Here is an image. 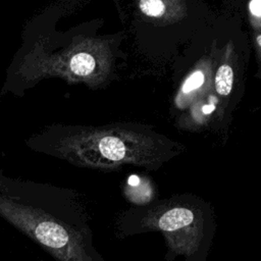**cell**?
I'll list each match as a JSON object with an SVG mask.
<instances>
[{"instance_id": "30bf717a", "label": "cell", "mask_w": 261, "mask_h": 261, "mask_svg": "<svg viewBox=\"0 0 261 261\" xmlns=\"http://www.w3.org/2000/svg\"><path fill=\"white\" fill-rule=\"evenodd\" d=\"M3 176H4V174H3V172L0 170V180L2 179V177H3Z\"/></svg>"}, {"instance_id": "6da1fadb", "label": "cell", "mask_w": 261, "mask_h": 261, "mask_svg": "<svg viewBox=\"0 0 261 261\" xmlns=\"http://www.w3.org/2000/svg\"><path fill=\"white\" fill-rule=\"evenodd\" d=\"M69 1L46 7L23 27L22 41L7 71L0 94L22 97L45 79L89 88L104 84L113 66L112 42L90 33V23L61 31L58 21Z\"/></svg>"}, {"instance_id": "5b68a950", "label": "cell", "mask_w": 261, "mask_h": 261, "mask_svg": "<svg viewBox=\"0 0 261 261\" xmlns=\"http://www.w3.org/2000/svg\"><path fill=\"white\" fill-rule=\"evenodd\" d=\"M184 6L185 3L179 1L142 0L138 3L140 12L154 20H173L182 14Z\"/></svg>"}, {"instance_id": "8992f818", "label": "cell", "mask_w": 261, "mask_h": 261, "mask_svg": "<svg viewBox=\"0 0 261 261\" xmlns=\"http://www.w3.org/2000/svg\"><path fill=\"white\" fill-rule=\"evenodd\" d=\"M234 73L232 67L228 63H222L215 73L214 87L220 96H227L232 89Z\"/></svg>"}, {"instance_id": "9c48e42d", "label": "cell", "mask_w": 261, "mask_h": 261, "mask_svg": "<svg viewBox=\"0 0 261 261\" xmlns=\"http://www.w3.org/2000/svg\"><path fill=\"white\" fill-rule=\"evenodd\" d=\"M256 42H257L258 47H259V48H261V33L257 36V38H256Z\"/></svg>"}, {"instance_id": "3957f363", "label": "cell", "mask_w": 261, "mask_h": 261, "mask_svg": "<svg viewBox=\"0 0 261 261\" xmlns=\"http://www.w3.org/2000/svg\"><path fill=\"white\" fill-rule=\"evenodd\" d=\"M33 151L79 166L110 170L133 164L155 169L181 150L178 144L128 124L84 126L55 123L25 141Z\"/></svg>"}, {"instance_id": "7a4b0ae2", "label": "cell", "mask_w": 261, "mask_h": 261, "mask_svg": "<svg viewBox=\"0 0 261 261\" xmlns=\"http://www.w3.org/2000/svg\"><path fill=\"white\" fill-rule=\"evenodd\" d=\"M0 216L56 261H105L94 247L86 213L69 189L4 175Z\"/></svg>"}, {"instance_id": "277c9868", "label": "cell", "mask_w": 261, "mask_h": 261, "mask_svg": "<svg viewBox=\"0 0 261 261\" xmlns=\"http://www.w3.org/2000/svg\"><path fill=\"white\" fill-rule=\"evenodd\" d=\"M125 234L159 231L163 234L166 260L207 261L214 228L203 210L192 204L167 203L153 207L122 227Z\"/></svg>"}, {"instance_id": "52a82bcc", "label": "cell", "mask_w": 261, "mask_h": 261, "mask_svg": "<svg viewBox=\"0 0 261 261\" xmlns=\"http://www.w3.org/2000/svg\"><path fill=\"white\" fill-rule=\"evenodd\" d=\"M204 82H205V74L202 70L198 69V70L194 71L186 80L185 84L181 87V93L182 94H188V93L194 92L197 89H199L200 87H202Z\"/></svg>"}, {"instance_id": "ba28073f", "label": "cell", "mask_w": 261, "mask_h": 261, "mask_svg": "<svg viewBox=\"0 0 261 261\" xmlns=\"http://www.w3.org/2000/svg\"><path fill=\"white\" fill-rule=\"evenodd\" d=\"M249 7H250L251 13L254 16L261 17V1L260 0H255V1L250 2Z\"/></svg>"}]
</instances>
